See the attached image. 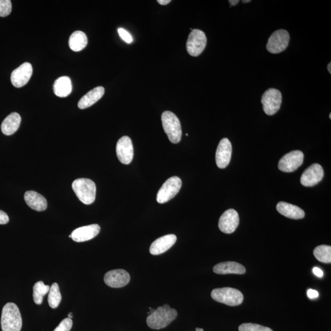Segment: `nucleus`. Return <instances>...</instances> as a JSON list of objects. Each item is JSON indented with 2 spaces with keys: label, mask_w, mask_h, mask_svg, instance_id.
Listing matches in <instances>:
<instances>
[{
  "label": "nucleus",
  "mask_w": 331,
  "mask_h": 331,
  "mask_svg": "<svg viewBox=\"0 0 331 331\" xmlns=\"http://www.w3.org/2000/svg\"><path fill=\"white\" fill-rule=\"evenodd\" d=\"M177 317V312L168 304L156 309L147 318V324L150 328L161 329L168 326Z\"/></svg>",
  "instance_id": "f257e3e1"
},
{
  "label": "nucleus",
  "mask_w": 331,
  "mask_h": 331,
  "mask_svg": "<svg viewBox=\"0 0 331 331\" xmlns=\"http://www.w3.org/2000/svg\"><path fill=\"white\" fill-rule=\"evenodd\" d=\"M1 325L3 331H20L23 319L19 309L14 303H7L3 307Z\"/></svg>",
  "instance_id": "f03ea898"
},
{
  "label": "nucleus",
  "mask_w": 331,
  "mask_h": 331,
  "mask_svg": "<svg viewBox=\"0 0 331 331\" xmlns=\"http://www.w3.org/2000/svg\"><path fill=\"white\" fill-rule=\"evenodd\" d=\"M72 188L77 197L84 204L90 205L95 201L96 187L93 181L89 179H78L72 184Z\"/></svg>",
  "instance_id": "7ed1b4c3"
},
{
  "label": "nucleus",
  "mask_w": 331,
  "mask_h": 331,
  "mask_svg": "<svg viewBox=\"0 0 331 331\" xmlns=\"http://www.w3.org/2000/svg\"><path fill=\"white\" fill-rule=\"evenodd\" d=\"M162 124L169 140L172 143H177L182 138L180 121L176 114L170 111H165L161 115Z\"/></svg>",
  "instance_id": "20e7f679"
},
{
  "label": "nucleus",
  "mask_w": 331,
  "mask_h": 331,
  "mask_svg": "<svg viewBox=\"0 0 331 331\" xmlns=\"http://www.w3.org/2000/svg\"><path fill=\"white\" fill-rule=\"evenodd\" d=\"M211 297L214 301L230 306H237L242 304L243 295L238 289L232 288L214 289L211 293Z\"/></svg>",
  "instance_id": "39448f33"
},
{
  "label": "nucleus",
  "mask_w": 331,
  "mask_h": 331,
  "mask_svg": "<svg viewBox=\"0 0 331 331\" xmlns=\"http://www.w3.org/2000/svg\"><path fill=\"white\" fill-rule=\"evenodd\" d=\"M182 183V180L179 177L174 176L168 179L159 190L157 196V202L164 204L170 201L179 192Z\"/></svg>",
  "instance_id": "423d86ee"
},
{
  "label": "nucleus",
  "mask_w": 331,
  "mask_h": 331,
  "mask_svg": "<svg viewBox=\"0 0 331 331\" xmlns=\"http://www.w3.org/2000/svg\"><path fill=\"white\" fill-rule=\"evenodd\" d=\"M282 102V93L279 90L270 89L264 93L261 98L263 111L267 115L276 114L280 109Z\"/></svg>",
  "instance_id": "0eeeda50"
},
{
  "label": "nucleus",
  "mask_w": 331,
  "mask_h": 331,
  "mask_svg": "<svg viewBox=\"0 0 331 331\" xmlns=\"http://www.w3.org/2000/svg\"><path fill=\"white\" fill-rule=\"evenodd\" d=\"M207 45V37L202 31L194 29L190 32L187 42V50L192 57L201 54Z\"/></svg>",
  "instance_id": "6e6552de"
},
{
  "label": "nucleus",
  "mask_w": 331,
  "mask_h": 331,
  "mask_svg": "<svg viewBox=\"0 0 331 331\" xmlns=\"http://www.w3.org/2000/svg\"><path fill=\"white\" fill-rule=\"evenodd\" d=\"M289 34L285 30H279L271 34L268 39L266 48L271 54H277L285 51L288 46Z\"/></svg>",
  "instance_id": "1a4fd4ad"
},
{
  "label": "nucleus",
  "mask_w": 331,
  "mask_h": 331,
  "mask_svg": "<svg viewBox=\"0 0 331 331\" xmlns=\"http://www.w3.org/2000/svg\"><path fill=\"white\" fill-rule=\"evenodd\" d=\"M304 155L301 151H294L283 156L279 162V169L285 173H292L298 169L304 161Z\"/></svg>",
  "instance_id": "9d476101"
},
{
  "label": "nucleus",
  "mask_w": 331,
  "mask_h": 331,
  "mask_svg": "<svg viewBox=\"0 0 331 331\" xmlns=\"http://www.w3.org/2000/svg\"><path fill=\"white\" fill-rule=\"evenodd\" d=\"M239 224V216L234 209H230L224 212L220 218L218 227L221 232L232 234L235 232Z\"/></svg>",
  "instance_id": "9b49d317"
},
{
  "label": "nucleus",
  "mask_w": 331,
  "mask_h": 331,
  "mask_svg": "<svg viewBox=\"0 0 331 331\" xmlns=\"http://www.w3.org/2000/svg\"><path fill=\"white\" fill-rule=\"evenodd\" d=\"M33 67L29 63H24L12 72L11 80L12 85L16 88H21L26 85L32 77Z\"/></svg>",
  "instance_id": "f8f14e48"
},
{
  "label": "nucleus",
  "mask_w": 331,
  "mask_h": 331,
  "mask_svg": "<svg viewBox=\"0 0 331 331\" xmlns=\"http://www.w3.org/2000/svg\"><path fill=\"white\" fill-rule=\"evenodd\" d=\"M118 160L121 163L129 164L132 161L134 149L132 139L129 136H123L118 140L116 146Z\"/></svg>",
  "instance_id": "ddd939ff"
},
{
  "label": "nucleus",
  "mask_w": 331,
  "mask_h": 331,
  "mask_svg": "<svg viewBox=\"0 0 331 331\" xmlns=\"http://www.w3.org/2000/svg\"><path fill=\"white\" fill-rule=\"evenodd\" d=\"M104 280L106 285L111 288H121L129 284L130 276L128 272L123 270H112L105 274Z\"/></svg>",
  "instance_id": "4468645a"
},
{
  "label": "nucleus",
  "mask_w": 331,
  "mask_h": 331,
  "mask_svg": "<svg viewBox=\"0 0 331 331\" xmlns=\"http://www.w3.org/2000/svg\"><path fill=\"white\" fill-rule=\"evenodd\" d=\"M324 170L319 164H313L308 167L301 177V183L304 187H314L322 180Z\"/></svg>",
  "instance_id": "2eb2a0df"
},
{
  "label": "nucleus",
  "mask_w": 331,
  "mask_h": 331,
  "mask_svg": "<svg viewBox=\"0 0 331 331\" xmlns=\"http://www.w3.org/2000/svg\"><path fill=\"white\" fill-rule=\"evenodd\" d=\"M232 145L230 140L223 138L220 140L215 154V160L217 167L224 169L229 166L232 158Z\"/></svg>",
  "instance_id": "dca6fc26"
},
{
  "label": "nucleus",
  "mask_w": 331,
  "mask_h": 331,
  "mask_svg": "<svg viewBox=\"0 0 331 331\" xmlns=\"http://www.w3.org/2000/svg\"><path fill=\"white\" fill-rule=\"evenodd\" d=\"M101 227L97 224L80 227L73 231L71 233V238L75 242H83L91 240L100 232Z\"/></svg>",
  "instance_id": "f3484780"
},
{
  "label": "nucleus",
  "mask_w": 331,
  "mask_h": 331,
  "mask_svg": "<svg viewBox=\"0 0 331 331\" xmlns=\"http://www.w3.org/2000/svg\"><path fill=\"white\" fill-rule=\"evenodd\" d=\"M177 241V237L174 234L160 237L153 242L150 247V253L153 255H158L164 254L174 245Z\"/></svg>",
  "instance_id": "a211bd4d"
},
{
  "label": "nucleus",
  "mask_w": 331,
  "mask_h": 331,
  "mask_svg": "<svg viewBox=\"0 0 331 331\" xmlns=\"http://www.w3.org/2000/svg\"><path fill=\"white\" fill-rule=\"evenodd\" d=\"M276 208L281 215L291 219H302L305 217V212L302 209L289 203L280 202L278 203Z\"/></svg>",
  "instance_id": "6ab92c4d"
},
{
  "label": "nucleus",
  "mask_w": 331,
  "mask_h": 331,
  "mask_svg": "<svg viewBox=\"0 0 331 331\" xmlns=\"http://www.w3.org/2000/svg\"><path fill=\"white\" fill-rule=\"evenodd\" d=\"M25 201L31 209L42 212L48 207V202L43 196L34 191H28L25 193Z\"/></svg>",
  "instance_id": "aec40b11"
},
{
  "label": "nucleus",
  "mask_w": 331,
  "mask_h": 331,
  "mask_svg": "<svg viewBox=\"0 0 331 331\" xmlns=\"http://www.w3.org/2000/svg\"><path fill=\"white\" fill-rule=\"evenodd\" d=\"M213 271L217 274H244L246 270L244 266L236 262L227 261L215 265Z\"/></svg>",
  "instance_id": "412c9836"
},
{
  "label": "nucleus",
  "mask_w": 331,
  "mask_h": 331,
  "mask_svg": "<svg viewBox=\"0 0 331 331\" xmlns=\"http://www.w3.org/2000/svg\"><path fill=\"white\" fill-rule=\"evenodd\" d=\"M104 87L99 86L90 90L84 95L78 102V107L80 109L88 108L99 101L105 94Z\"/></svg>",
  "instance_id": "4be33fe9"
},
{
  "label": "nucleus",
  "mask_w": 331,
  "mask_h": 331,
  "mask_svg": "<svg viewBox=\"0 0 331 331\" xmlns=\"http://www.w3.org/2000/svg\"><path fill=\"white\" fill-rule=\"evenodd\" d=\"M21 117L17 112L9 115L2 124V133L6 136H11L17 132L20 127Z\"/></svg>",
  "instance_id": "5701e85b"
},
{
  "label": "nucleus",
  "mask_w": 331,
  "mask_h": 331,
  "mask_svg": "<svg viewBox=\"0 0 331 331\" xmlns=\"http://www.w3.org/2000/svg\"><path fill=\"white\" fill-rule=\"evenodd\" d=\"M73 89L70 78L63 76L55 80L54 84V92L56 96L60 98L67 97L71 94Z\"/></svg>",
  "instance_id": "b1692460"
},
{
  "label": "nucleus",
  "mask_w": 331,
  "mask_h": 331,
  "mask_svg": "<svg viewBox=\"0 0 331 331\" xmlns=\"http://www.w3.org/2000/svg\"><path fill=\"white\" fill-rule=\"evenodd\" d=\"M88 44V39L85 33L81 31H76L71 34L69 39V46L72 51H82Z\"/></svg>",
  "instance_id": "393cba45"
},
{
  "label": "nucleus",
  "mask_w": 331,
  "mask_h": 331,
  "mask_svg": "<svg viewBox=\"0 0 331 331\" xmlns=\"http://www.w3.org/2000/svg\"><path fill=\"white\" fill-rule=\"evenodd\" d=\"M50 287L49 285H45L42 281L36 282L33 286V300L35 304H42L43 301V298L49 292Z\"/></svg>",
  "instance_id": "a878e982"
},
{
  "label": "nucleus",
  "mask_w": 331,
  "mask_h": 331,
  "mask_svg": "<svg viewBox=\"0 0 331 331\" xmlns=\"http://www.w3.org/2000/svg\"><path fill=\"white\" fill-rule=\"evenodd\" d=\"M314 255L321 263H331V246L329 245H321L317 246L314 250Z\"/></svg>",
  "instance_id": "bb28decb"
},
{
  "label": "nucleus",
  "mask_w": 331,
  "mask_h": 331,
  "mask_svg": "<svg viewBox=\"0 0 331 331\" xmlns=\"http://www.w3.org/2000/svg\"><path fill=\"white\" fill-rule=\"evenodd\" d=\"M61 301V295L59 288V286L57 283L52 284V286L50 288L48 302L50 307L52 308H56L58 307Z\"/></svg>",
  "instance_id": "cd10ccee"
},
{
  "label": "nucleus",
  "mask_w": 331,
  "mask_h": 331,
  "mask_svg": "<svg viewBox=\"0 0 331 331\" xmlns=\"http://www.w3.org/2000/svg\"><path fill=\"white\" fill-rule=\"evenodd\" d=\"M239 331H273L270 327L254 323H243L239 327Z\"/></svg>",
  "instance_id": "c85d7f7f"
},
{
  "label": "nucleus",
  "mask_w": 331,
  "mask_h": 331,
  "mask_svg": "<svg viewBox=\"0 0 331 331\" xmlns=\"http://www.w3.org/2000/svg\"><path fill=\"white\" fill-rule=\"evenodd\" d=\"M12 3L10 0H0V17H5L11 14Z\"/></svg>",
  "instance_id": "c756f323"
},
{
  "label": "nucleus",
  "mask_w": 331,
  "mask_h": 331,
  "mask_svg": "<svg viewBox=\"0 0 331 331\" xmlns=\"http://www.w3.org/2000/svg\"><path fill=\"white\" fill-rule=\"evenodd\" d=\"M72 326L73 321L70 318H65L54 331H70Z\"/></svg>",
  "instance_id": "7c9ffc66"
},
{
  "label": "nucleus",
  "mask_w": 331,
  "mask_h": 331,
  "mask_svg": "<svg viewBox=\"0 0 331 331\" xmlns=\"http://www.w3.org/2000/svg\"><path fill=\"white\" fill-rule=\"evenodd\" d=\"M118 33L119 34L121 38L125 42L129 44L133 42V37L132 35H131L127 30L122 29V28H120V29H118Z\"/></svg>",
  "instance_id": "2f4dec72"
},
{
  "label": "nucleus",
  "mask_w": 331,
  "mask_h": 331,
  "mask_svg": "<svg viewBox=\"0 0 331 331\" xmlns=\"http://www.w3.org/2000/svg\"><path fill=\"white\" fill-rule=\"evenodd\" d=\"M9 218L7 214L0 210V224H5L9 222Z\"/></svg>",
  "instance_id": "473e14b6"
},
{
  "label": "nucleus",
  "mask_w": 331,
  "mask_h": 331,
  "mask_svg": "<svg viewBox=\"0 0 331 331\" xmlns=\"http://www.w3.org/2000/svg\"><path fill=\"white\" fill-rule=\"evenodd\" d=\"M307 296L310 299L317 298L319 296V293L316 290L309 289L307 291Z\"/></svg>",
  "instance_id": "72a5a7b5"
},
{
  "label": "nucleus",
  "mask_w": 331,
  "mask_h": 331,
  "mask_svg": "<svg viewBox=\"0 0 331 331\" xmlns=\"http://www.w3.org/2000/svg\"><path fill=\"white\" fill-rule=\"evenodd\" d=\"M313 272L315 276L318 277H322L323 276V272L318 267H314L313 268Z\"/></svg>",
  "instance_id": "f704fd0d"
},
{
  "label": "nucleus",
  "mask_w": 331,
  "mask_h": 331,
  "mask_svg": "<svg viewBox=\"0 0 331 331\" xmlns=\"http://www.w3.org/2000/svg\"><path fill=\"white\" fill-rule=\"evenodd\" d=\"M171 0H158L157 2L161 5H167L171 2Z\"/></svg>",
  "instance_id": "c9c22d12"
},
{
  "label": "nucleus",
  "mask_w": 331,
  "mask_h": 331,
  "mask_svg": "<svg viewBox=\"0 0 331 331\" xmlns=\"http://www.w3.org/2000/svg\"><path fill=\"white\" fill-rule=\"evenodd\" d=\"M229 3L231 5L236 6L239 3V0H230Z\"/></svg>",
  "instance_id": "e433bc0d"
},
{
  "label": "nucleus",
  "mask_w": 331,
  "mask_h": 331,
  "mask_svg": "<svg viewBox=\"0 0 331 331\" xmlns=\"http://www.w3.org/2000/svg\"><path fill=\"white\" fill-rule=\"evenodd\" d=\"M327 70H328V71L329 72V73L331 74V63H330V62L328 64V65H327Z\"/></svg>",
  "instance_id": "4c0bfd02"
},
{
  "label": "nucleus",
  "mask_w": 331,
  "mask_h": 331,
  "mask_svg": "<svg viewBox=\"0 0 331 331\" xmlns=\"http://www.w3.org/2000/svg\"><path fill=\"white\" fill-rule=\"evenodd\" d=\"M68 318H70V319H72V318H73V315L72 313H70L68 314Z\"/></svg>",
  "instance_id": "58836bf2"
},
{
  "label": "nucleus",
  "mask_w": 331,
  "mask_h": 331,
  "mask_svg": "<svg viewBox=\"0 0 331 331\" xmlns=\"http://www.w3.org/2000/svg\"><path fill=\"white\" fill-rule=\"evenodd\" d=\"M196 331H204V330H203V329H201V328H196Z\"/></svg>",
  "instance_id": "ea45409f"
},
{
  "label": "nucleus",
  "mask_w": 331,
  "mask_h": 331,
  "mask_svg": "<svg viewBox=\"0 0 331 331\" xmlns=\"http://www.w3.org/2000/svg\"><path fill=\"white\" fill-rule=\"evenodd\" d=\"M243 3L251 2V0H248V1H242Z\"/></svg>",
  "instance_id": "a19ab883"
},
{
  "label": "nucleus",
  "mask_w": 331,
  "mask_h": 331,
  "mask_svg": "<svg viewBox=\"0 0 331 331\" xmlns=\"http://www.w3.org/2000/svg\"><path fill=\"white\" fill-rule=\"evenodd\" d=\"M329 118L331 119V114H329Z\"/></svg>",
  "instance_id": "79ce46f5"
}]
</instances>
